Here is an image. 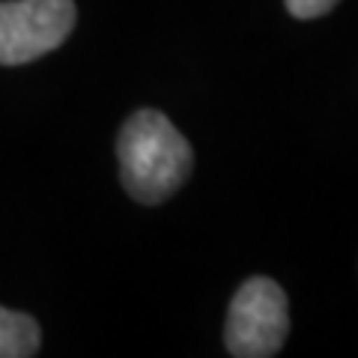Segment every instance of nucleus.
Listing matches in <instances>:
<instances>
[{"label":"nucleus","mask_w":358,"mask_h":358,"mask_svg":"<svg viewBox=\"0 0 358 358\" xmlns=\"http://www.w3.org/2000/svg\"><path fill=\"white\" fill-rule=\"evenodd\" d=\"M39 322L27 313L0 308V358H30L39 352Z\"/></svg>","instance_id":"4"},{"label":"nucleus","mask_w":358,"mask_h":358,"mask_svg":"<svg viewBox=\"0 0 358 358\" xmlns=\"http://www.w3.org/2000/svg\"><path fill=\"white\" fill-rule=\"evenodd\" d=\"M289 331L287 293L272 278H248L227 310L224 343L236 358H272L281 352Z\"/></svg>","instance_id":"2"},{"label":"nucleus","mask_w":358,"mask_h":358,"mask_svg":"<svg viewBox=\"0 0 358 358\" xmlns=\"http://www.w3.org/2000/svg\"><path fill=\"white\" fill-rule=\"evenodd\" d=\"M117 159L122 188L138 203H164L185 185L194 164V152L179 129L162 110L143 108L120 129Z\"/></svg>","instance_id":"1"},{"label":"nucleus","mask_w":358,"mask_h":358,"mask_svg":"<svg viewBox=\"0 0 358 358\" xmlns=\"http://www.w3.org/2000/svg\"><path fill=\"white\" fill-rule=\"evenodd\" d=\"M284 3H287V13L293 18L308 21V18H320V15L331 13L341 0H284Z\"/></svg>","instance_id":"5"},{"label":"nucleus","mask_w":358,"mask_h":358,"mask_svg":"<svg viewBox=\"0 0 358 358\" xmlns=\"http://www.w3.org/2000/svg\"><path fill=\"white\" fill-rule=\"evenodd\" d=\"M78 18L75 0H3L0 66H24L60 48Z\"/></svg>","instance_id":"3"}]
</instances>
